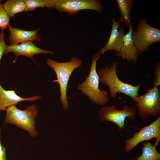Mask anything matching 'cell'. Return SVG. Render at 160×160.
Instances as JSON below:
<instances>
[{"label": "cell", "mask_w": 160, "mask_h": 160, "mask_svg": "<svg viewBox=\"0 0 160 160\" xmlns=\"http://www.w3.org/2000/svg\"><path fill=\"white\" fill-rule=\"evenodd\" d=\"M119 64L118 62L114 61L107 67L100 68L97 72L100 82L102 85L108 86L112 99L115 98L118 93H121L134 100L139 95L138 92L140 84L133 86L121 81L117 76L116 70Z\"/></svg>", "instance_id": "1"}, {"label": "cell", "mask_w": 160, "mask_h": 160, "mask_svg": "<svg viewBox=\"0 0 160 160\" xmlns=\"http://www.w3.org/2000/svg\"><path fill=\"white\" fill-rule=\"evenodd\" d=\"M101 57L100 52L93 55L88 76L83 82L78 84L77 89L88 96L94 103L103 105L108 102L109 99L107 91L104 89L100 90L99 88L100 81L96 70V65Z\"/></svg>", "instance_id": "2"}, {"label": "cell", "mask_w": 160, "mask_h": 160, "mask_svg": "<svg viewBox=\"0 0 160 160\" xmlns=\"http://www.w3.org/2000/svg\"><path fill=\"white\" fill-rule=\"evenodd\" d=\"M82 62L81 60L76 57H73L70 60L65 62H58L50 58L46 61L47 65L53 70L56 74L57 79L52 82H57L59 85L60 100L65 110H67L68 107L67 90L70 76L75 69L81 66Z\"/></svg>", "instance_id": "3"}, {"label": "cell", "mask_w": 160, "mask_h": 160, "mask_svg": "<svg viewBox=\"0 0 160 160\" xmlns=\"http://www.w3.org/2000/svg\"><path fill=\"white\" fill-rule=\"evenodd\" d=\"M6 111L4 124H14L28 132L32 137H37L38 134L36 130L35 124L38 110L35 105H29L24 110L13 105L7 108Z\"/></svg>", "instance_id": "4"}, {"label": "cell", "mask_w": 160, "mask_h": 160, "mask_svg": "<svg viewBox=\"0 0 160 160\" xmlns=\"http://www.w3.org/2000/svg\"><path fill=\"white\" fill-rule=\"evenodd\" d=\"M132 38L139 55L148 52L151 44L160 41V29L150 25L146 19L142 18L138 21L137 30L132 32Z\"/></svg>", "instance_id": "5"}, {"label": "cell", "mask_w": 160, "mask_h": 160, "mask_svg": "<svg viewBox=\"0 0 160 160\" xmlns=\"http://www.w3.org/2000/svg\"><path fill=\"white\" fill-rule=\"evenodd\" d=\"M140 117L148 119L156 116L160 113V92L159 88L153 87L145 94L138 95L134 100Z\"/></svg>", "instance_id": "6"}, {"label": "cell", "mask_w": 160, "mask_h": 160, "mask_svg": "<svg viewBox=\"0 0 160 160\" xmlns=\"http://www.w3.org/2000/svg\"><path fill=\"white\" fill-rule=\"evenodd\" d=\"M137 110L135 106L129 107L126 105H124L121 110H118L114 105H105L100 109L98 115L101 121L112 122L117 125L120 131H122L124 127L125 119H134Z\"/></svg>", "instance_id": "7"}, {"label": "cell", "mask_w": 160, "mask_h": 160, "mask_svg": "<svg viewBox=\"0 0 160 160\" xmlns=\"http://www.w3.org/2000/svg\"><path fill=\"white\" fill-rule=\"evenodd\" d=\"M155 138L156 140L153 145L156 147L160 141V116L149 125L142 128L138 132L133 134L132 137L125 143V150L129 152L139 143L150 140Z\"/></svg>", "instance_id": "8"}, {"label": "cell", "mask_w": 160, "mask_h": 160, "mask_svg": "<svg viewBox=\"0 0 160 160\" xmlns=\"http://www.w3.org/2000/svg\"><path fill=\"white\" fill-rule=\"evenodd\" d=\"M55 8L59 12L67 13L69 16L83 10H93L101 13L103 9L102 4L98 0H57Z\"/></svg>", "instance_id": "9"}, {"label": "cell", "mask_w": 160, "mask_h": 160, "mask_svg": "<svg viewBox=\"0 0 160 160\" xmlns=\"http://www.w3.org/2000/svg\"><path fill=\"white\" fill-rule=\"evenodd\" d=\"M10 52H13L15 55V57L13 61L14 63H15L17 57L19 56L28 57L37 63L33 58L34 55L40 53L54 54L52 51L38 47L34 44L33 41H31L23 42L15 45H7L4 54H6Z\"/></svg>", "instance_id": "10"}, {"label": "cell", "mask_w": 160, "mask_h": 160, "mask_svg": "<svg viewBox=\"0 0 160 160\" xmlns=\"http://www.w3.org/2000/svg\"><path fill=\"white\" fill-rule=\"evenodd\" d=\"M120 22L119 20L116 21L115 18H113L111 30L108 40L99 51L101 55L111 50L118 52L121 48L125 34L124 29L121 26Z\"/></svg>", "instance_id": "11"}, {"label": "cell", "mask_w": 160, "mask_h": 160, "mask_svg": "<svg viewBox=\"0 0 160 160\" xmlns=\"http://www.w3.org/2000/svg\"><path fill=\"white\" fill-rule=\"evenodd\" d=\"M10 34L9 36L10 45H15L28 41H39L41 38L38 35L39 27L32 31H27L14 28L9 24L8 26Z\"/></svg>", "instance_id": "12"}, {"label": "cell", "mask_w": 160, "mask_h": 160, "mask_svg": "<svg viewBox=\"0 0 160 160\" xmlns=\"http://www.w3.org/2000/svg\"><path fill=\"white\" fill-rule=\"evenodd\" d=\"M133 32L132 25L129 28V31L125 34L122 47L120 51L116 52L117 56L120 57L123 60L127 61L136 63L138 55L137 48L134 43L132 38Z\"/></svg>", "instance_id": "13"}, {"label": "cell", "mask_w": 160, "mask_h": 160, "mask_svg": "<svg viewBox=\"0 0 160 160\" xmlns=\"http://www.w3.org/2000/svg\"><path fill=\"white\" fill-rule=\"evenodd\" d=\"M41 97L35 95L29 98H23L17 95L14 90H6L0 84V111H5L8 107L16 105L19 102L28 100L35 101Z\"/></svg>", "instance_id": "14"}, {"label": "cell", "mask_w": 160, "mask_h": 160, "mask_svg": "<svg viewBox=\"0 0 160 160\" xmlns=\"http://www.w3.org/2000/svg\"><path fill=\"white\" fill-rule=\"evenodd\" d=\"M133 0H116L120 12V21L123 22L127 28L132 25L130 18V11L133 5Z\"/></svg>", "instance_id": "15"}, {"label": "cell", "mask_w": 160, "mask_h": 160, "mask_svg": "<svg viewBox=\"0 0 160 160\" xmlns=\"http://www.w3.org/2000/svg\"><path fill=\"white\" fill-rule=\"evenodd\" d=\"M2 6L7 15L10 18L19 13L26 11L24 0H7Z\"/></svg>", "instance_id": "16"}, {"label": "cell", "mask_w": 160, "mask_h": 160, "mask_svg": "<svg viewBox=\"0 0 160 160\" xmlns=\"http://www.w3.org/2000/svg\"><path fill=\"white\" fill-rule=\"evenodd\" d=\"M141 150L142 154L132 160H160V154L157 151L156 147L152 145L150 142L144 143Z\"/></svg>", "instance_id": "17"}, {"label": "cell", "mask_w": 160, "mask_h": 160, "mask_svg": "<svg viewBox=\"0 0 160 160\" xmlns=\"http://www.w3.org/2000/svg\"><path fill=\"white\" fill-rule=\"evenodd\" d=\"M26 11H32L39 7L55 8L57 0H24Z\"/></svg>", "instance_id": "18"}, {"label": "cell", "mask_w": 160, "mask_h": 160, "mask_svg": "<svg viewBox=\"0 0 160 160\" xmlns=\"http://www.w3.org/2000/svg\"><path fill=\"white\" fill-rule=\"evenodd\" d=\"M10 18L7 15L2 6L0 3V29L3 31L9 25Z\"/></svg>", "instance_id": "19"}, {"label": "cell", "mask_w": 160, "mask_h": 160, "mask_svg": "<svg viewBox=\"0 0 160 160\" xmlns=\"http://www.w3.org/2000/svg\"><path fill=\"white\" fill-rule=\"evenodd\" d=\"M154 78L153 81V87L159 88L160 84V63H156V65L154 71Z\"/></svg>", "instance_id": "20"}, {"label": "cell", "mask_w": 160, "mask_h": 160, "mask_svg": "<svg viewBox=\"0 0 160 160\" xmlns=\"http://www.w3.org/2000/svg\"><path fill=\"white\" fill-rule=\"evenodd\" d=\"M4 37V32L1 31L0 32V62L7 46L5 42Z\"/></svg>", "instance_id": "21"}, {"label": "cell", "mask_w": 160, "mask_h": 160, "mask_svg": "<svg viewBox=\"0 0 160 160\" xmlns=\"http://www.w3.org/2000/svg\"><path fill=\"white\" fill-rule=\"evenodd\" d=\"M1 128L0 127V160H7L6 158V148L1 145Z\"/></svg>", "instance_id": "22"}, {"label": "cell", "mask_w": 160, "mask_h": 160, "mask_svg": "<svg viewBox=\"0 0 160 160\" xmlns=\"http://www.w3.org/2000/svg\"><path fill=\"white\" fill-rule=\"evenodd\" d=\"M2 1L1 0H0V3H1V2Z\"/></svg>", "instance_id": "23"}]
</instances>
